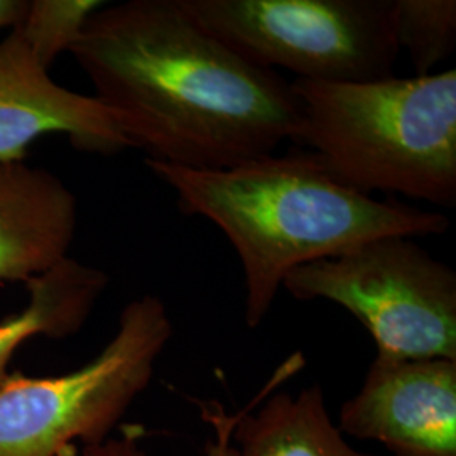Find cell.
<instances>
[{
  "label": "cell",
  "mask_w": 456,
  "mask_h": 456,
  "mask_svg": "<svg viewBox=\"0 0 456 456\" xmlns=\"http://www.w3.org/2000/svg\"><path fill=\"white\" fill-rule=\"evenodd\" d=\"M69 53L147 159L218 171L293 141L291 83L203 29L181 0L105 2Z\"/></svg>",
  "instance_id": "1"
},
{
  "label": "cell",
  "mask_w": 456,
  "mask_h": 456,
  "mask_svg": "<svg viewBox=\"0 0 456 456\" xmlns=\"http://www.w3.org/2000/svg\"><path fill=\"white\" fill-rule=\"evenodd\" d=\"M146 164L176 193L181 212L210 220L237 250L248 328L261 326L296 267L380 237L414 239L450 228L443 213L382 201L343 184L310 151L269 154L218 171Z\"/></svg>",
  "instance_id": "2"
},
{
  "label": "cell",
  "mask_w": 456,
  "mask_h": 456,
  "mask_svg": "<svg viewBox=\"0 0 456 456\" xmlns=\"http://www.w3.org/2000/svg\"><path fill=\"white\" fill-rule=\"evenodd\" d=\"M293 142L360 193L456 203V71L365 83L294 80Z\"/></svg>",
  "instance_id": "3"
},
{
  "label": "cell",
  "mask_w": 456,
  "mask_h": 456,
  "mask_svg": "<svg viewBox=\"0 0 456 456\" xmlns=\"http://www.w3.org/2000/svg\"><path fill=\"white\" fill-rule=\"evenodd\" d=\"M173 337L161 297L144 294L120 314L114 338L82 369L54 377L11 372L0 387V456H75L95 446L146 391Z\"/></svg>",
  "instance_id": "4"
},
{
  "label": "cell",
  "mask_w": 456,
  "mask_h": 456,
  "mask_svg": "<svg viewBox=\"0 0 456 456\" xmlns=\"http://www.w3.org/2000/svg\"><path fill=\"white\" fill-rule=\"evenodd\" d=\"M196 22L252 65L296 80L394 77V0H181Z\"/></svg>",
  "instance_id": "5"
},
{
  "label": "cell",
  "mask_w": 456,
  "mask_h": 456,
  "mask_svg": "<svg viewBox=\"0 0 456 456\" xmlns=\"http://www.w3.org/2000/svg\"><path fill=\"white\" fill-rule=\"evenodd\" d=\"M282 288L350 311L372 335L377 357L456 360V273L412 237H380L296 267Z\"/></svg>",
  "instance_id": "6"
},
{
  "label": "cell",
  "mask_w": 456,
  "mask_h": 456,
  "mask_svg": "<svg viewBox=\"0 0 456 456\" xmlns=\"http://www.w3.org/2000/svg\"><path fill=\"white\" fill-rule=\"evenodd\" d=\"M338 429L394 456H456V360L377 357Z\"/></svg>",
  "instance_id": "7"
},
{
  "label": "cell",
  "mask_w": 456,
  "mask_h": 456,
  "mask_svg": "<svg viewBox=\"0 0 456 456\" xmlns=\"http://www.w3.org/2000/svg\"><path fill=\"white\" fill-rule=\"evenodd\" d=\"M16 29L0 36V161H24L28 147L61 134L85 152L114 156L132 147L114 112L49 77Z\"/></svg>",
  "instance_id": "8"
},
{
  "label": "cell",
  "mask_w": 456,
  "mask_h": 456,
  "mask_svg": "<svg viewBox=\"0 0 456 456\" xmlns=\"http://www.w3.org/2000/svg\"><path fill=\"white\" fill-rule=\"evenodd\" d=\"M77 198L48 169L0 161V281L28 282L65 261Z\"/></svg>",
  "instance_id": "9"
},
{
  "label": "cell",
  "mask_w": 456,
  "mask_h": 456,
  "mask_svg": "<svg viewBox=\"0 0 456 456\" xmlns=\"http://www.w3.org/2000/svg\"><path fill=\"white\" fill-rule=\"evenodd\" d=\"M107 284L109 276L102 269L71 257L28 281L26 308L0 322V387L22 343L34 337L66 338L78 333Z\"/></svg>",
  "instance_id": "10"
},
{
  "label": "cell",
  "mask_w": 456,
  "mask_h": 456,
  "mask_svg": "<svg viewBox=\"0 0 456 456\" xmlns=\"http://www.w3.org/2000/svg\"><path fill=\"white\" fill-rule=\"evenodd\" d=\"M237 416L232 440L239 456H377L363 453L343 440L318 384L297 395L279 392L257 412Z\"/></svg>",
  "instance_id": "11"
},
{
  "label": "cell",
  "mask_w": 456,
  "mask_h": 456,
  "mask_svg": "<svg viewBox=\"0 0 456 456\" xmlns=\"http://www.w3.org/2000/svg\"><path fill=\"white\" fill-rule=\"evenodd\" d=\"M394 28L418 77L429 75L456 48L455 0H394Z\"/></svg>",
  "instance_id": "12"
},
{
  "label": "cell",
  "mask_w": 456,
  "mask_h": 456,
  "mask_svg": "<svg viewBox=\"0 0 456 456\" xmlns=\"http://www.w3.org/2000/svg\"><path fill=\"white\" fill-rule=\"evenodd\" d=\"M100 0H29L26 14L17 24V33L45 68L80 37Z\"/></svg>",
  "instance_id": "13"
},
{
  "label": "cell",
  "mask_w": 456,
  "mask_h": 456,
  "mask_svg": "<svg viewBox=\"0 0 456 456\" xmlns=\"http://www.w3.org/2000/svg\"><path fill=\"white\" fill-rule=\"evenodd\" d=\"M203 411L205 418L213 424L216 435V438L207 444V456H239L237 448L232 443L237 416H227L222 408H218L216 412L207 408ZM142 433L144 431L141 426H126L122 438L107 440L95 446H85L83 456H146L139 444Z\"/></svg>",
  "instance_id": "14"
},
{
  "label": "cell",
  "mask_w": 456,
  "mask_h": 456,
  "mask_svg": "<svg viewBox=\"0 0 456 456\" xmlns=\"http://www.w3.org/2000/svg\"><path fill=\"white\" fill-rule=\"evenodd\" d=\"M29 0H0V33L14 29L26 14Z\"/></svg>",
  "instance_id": "15"
}]
</instances>
